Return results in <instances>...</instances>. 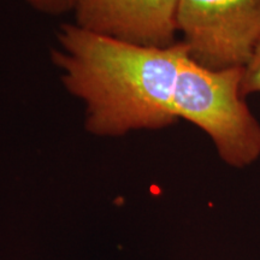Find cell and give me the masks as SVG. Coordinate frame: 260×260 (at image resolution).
<instances>
[{
  "label": "cell",
  "instance_id": "1",
  "mask_svg": "<svg viewBox=\"0 0 260 260\" xmlns=\"http://www.w3.org/2000/svg\"><path fill=\"white\" fill-rule=\"evenodd\" d=\"M53 63L64 87L84 104V126L98 136L158 130L177 122L174 93L187 56L182 41L148 47L61 24Z\"/></svg>",
  "mask_w": 260,
  "mask_h": 260
},
{
  "label": "cell",
  "instance_id": "2",
  "mask_svg": "<svg viewBox=\"0 0 260 260\" xmlns=\"http://www.w3.org/2000/svg\"><path fill=\"white\" fill-rule=\"evenodd\" d=\"M242 69L211 70L188 57L178 69L174 93L177 118L204 130L224 162L236 169L260 157V122L241 94Z\"/></svg>",
  "mask_w": 260,
  "mask_h": 260
},
{
  "label": "cell",
  "instance_id": "3",
  "mask_svg": "<svg viewBox=\"0 0 260 260\" xmlns=\"http://www.w3.org/2000/svg\"><path fill=\"white\" fill-rule=\"evenodd\" d=\"M176 24L195 63L243 69L260 44V0H178Z\"/></svg>",
  "mask_w": 260,
  "mask_h": 260
},
{
  "label": "cell",
  "instance_id": "4",
  "mask_svg": "<svg viewBox=\"0 0 260 260\" xmlns=\"http://www.w3.org/2000/svg\"><path fill=\"white\" fill-rule=\"evenodd\" d=\"M178 0H79L75 24L117 40L148 47L176 44Z\"/></svg>",
  "mask_w": 260,
  "mask_h": 260
},
{
  "label": "cell",
  "instance_id": "5",
  "mask_svg": "<svg viewBox=\"0 0 260 260\" xmlns=\"http://www.w3.org/2000/svg\"><path fill=\"white\" fill-rule=\"evenodd\" d=\"M254 93H260V44L255 48L251 59L242 69V96L246 98Z\"/></svg>",
  "mask_w": 260,
  "mask_h": 260
},
{
  "label": "cell",
  "instance_id": "6",
  "mask_svg": "<svg viewBox=\"0 0 260 260\" xmlns=\"http://www.w3.org/2000/svg\"><path fill=\"white\" fill-rule=\"evenodd\" d=\"M27 2L38 11L57 16L68 11H74L79 0H27Z\"/></svg>",
  "mask_w": 260,
  "mask_h": 260
}]
</instances>
